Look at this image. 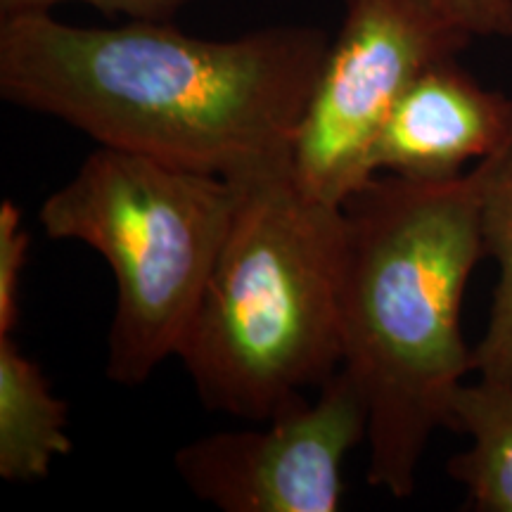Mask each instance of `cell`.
<instances>
[{
	"label": "cell",
	"instance_id": "1",
	"mask_svg": "<svg viewBox=\"0 0 512 512\" xmlns=\"http://www.w3.org/2000/svg\"><path fill=\"white\" fill-rule=\"evenodd\" d=\"M328 48L306 24L200 38L157 19L76 27L34 12L0 22V95L102 147L235 183L292 166Z\"/></svg>",
	"mask_w": 512,
	"mask_h": 512
},
{
	"label": "cell",
	"instance_id": "5",
	"mask_svg": "<svg viewBox=\"0 0 512 512\" xmlns=\"http://www.w3.org/2000/svg\"><path fill=\"white\" fill-rule=\"evenodd\" d=\"M470 43L422 0H347L294 136V181L342 207L377 176L375 143L415 76Z\"/></svg>",
	"mask_w": 512,
	"mask_h": 512
},
{
	"label": "cell",
	"instance_id": "13",
	"mask_svg": "<svg viewBox=\"0 0 512 512\" xmlns=\"http://www.w3.org/2000/svg\"><path fill=\"white\" fill-rule=\"evenodd\" d=\"M62 3H83L105 12V15H124L128 19H157L169 22L178 10L192 0H0V17L34 15V12H50Z\"/></svg>",
	"mask_w": 512,
	"mask_h": 512
},
{
	"label": "cell",
	"instance_id": "3",
	"mask_svg": "<svg viewBox=\"0 0 512 512\" xmlns=\"http://www.w3.org/2000/svg\"><path fill=\"white\" fill-rule=\"evenodd\" d=\"M238 202L178 358L211 413L264 422L342 368L344 209L292 166L235 181Z\"/></svg>",
	"mask_w": 512,
	"mask_h": 512
},
{
	"label": "cell",
	"instance_id": "9",
	"mask_svg": "<svg viewBox=\"0 0 512 512\" xmlns=\"http://www.w3.org/2000/svg\"><path fill=\"white\" fill-rule=\"evenodd\" d=\"M470 446L448 460L446 472L479 512H512V389L479 377L453 401L451 427Z\"/></svg>",
	"mask_w": 512,
	"mask_h": 512
},
{
	"label": "cell",
	"instance_id": "4",
	"mask_svg": "<svg viewBox=\"0 0 512 512\" xmlns=\"http://www.w3.org/2000/svg\"><path fill=\"white\" fill-rule=\"evenodd\" d=\"M235 202L228 178L102 145L43 200L38 223L50 240L88 245L112 268L117 306L105 363L112 382L140 387L178 356Z\"/></svg>",
	"mask_w": 512,
	"mask_h": 512
},
{
	"label": "cell",
	"instance_id": "6",
	"mask_svg": "<svg viewBox=\"0 0 512 512\" xmlns=\"http://www.w3.org/2000/svg\"><path fill=\"white\" fill-rule=\"evenodd\" d=\"M266 427L214 432L181 446L174 467L200 501L223 512H335L347 456L366 441L368 406L342 368L316 399Z\"/></svg>",
	"mask_w": 512,
	"mask_h": 512
},
{
	"label": "cell",
	"instance_id": "12",
	"mask_svg": "<svg viewBox=\"0 0 512 512\" xmlns=\"http://www.w3.org/2000/svg\"><path fill=\"white\" fill-rule=\"evenodd\" d=\"M472 38H512V0H422Z\"/></svg>",
	"mask_w": 512,
	"mask_h": 512
},
{
	"label": "cell",
	"instance_id": "2",
	"mask_svg": "<svg viewBox=\"0 0 512 512\" xmlns=\"http://www.w3.org/2000/svg\"><path fill=\"white\" fill-rule=\"evenodd\" d=\"M482 162L448 181L377 174L342 204V370L368 406V482L411 498L437 430L477 373L460 313L484 259Z\"/></svg>",
	"mask_w": 512,
	"mask_h": 512
},
{
	"label": "cell",
	"instance_id": "11",
	"mask_svg": "<svg viewBox=\"0 0 512 512\" xmlns=\"http://www.w3.org/2000/svg\"><path fill=\"white\" fill-rule=\"evenodd\" d=\"M31 235L22 228V211L12 200L0 202V337L15 335L19 285L27 266Z\"/></svg>",
	"mask_w": 512,
	"mask_h": 512
},
{
	"label": "cell",
	"instance_id": "10",
	"mask_svg": "<svg viewBox=\"0 0 512 512\" xmlns=\"http://www.w3.org/2000/svg\"><path fill=\"white\" fill-rule=\"evenodd\" d=\"M482 245L498 268L489 320L475 344L482 380L512 389V140L482 159Z\"/></svg>",
	"mask_w": 512,
	"mask_h": 512
},
{
	"label": "cell",
	"instance_id": "8",
	"mask_svg": "<svg viewBox=\"0 0 512 512\" xmlns=\"http://www.w3.org/2000/svg\"><path fill=\"white\" fill-rule=\"evenodd\" d=\"M72 446L69 406L12 335L0 337V477L10 484L43 482Z\"/></svg>",
	"mask_w": 512,
	"mask_h": 512
},
{
	"label": "cell",
	"instance_id": "7",
	"mask_svg": "<svg viewBox=\"0 0 512 512\" xmlns=\"http://www.w3.org/2000/svg\"><path fill=\"white\" fill-rule=\"evenodd\" d=\"M512 140V98L486 88L453 57L432 62L396 102L375 143V174L448 181Z\"/></svg>",
	"mask_w": 512,
	"mask_h": 512
}]
</instances>
